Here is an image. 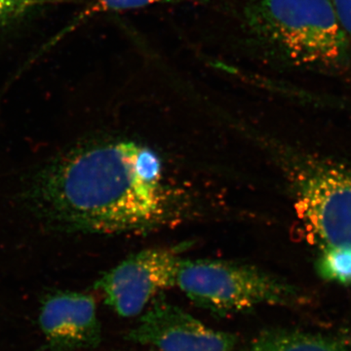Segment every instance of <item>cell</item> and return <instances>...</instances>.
<instances>
[{
  "label": "cell",
  "mask_w": 351,
  "mask_h": 351,
  "mask_svg": "<svg viewBox=\"0 0 351 351\" xmlns=\"http://www.w3.org/2000/svg\"><path fill=\"white\" fill-rule=\"evenodd\" d=\"M36 195L43 211L60 225L95 233L158 225L169 204L161 186L160 159L132 142L71 152L44 172Z\"/></svg>",
  "instance_id": "6da1fadb"
},
{
  "label": "cell",
  "mask_w": 351,
  "mask_h": 351,
  "mask_svg": "<svg viewBox=\"0 0 351 351\" xmlns=\"http://www.w3.org/2000/svg\"><path fill=\"white\" fill-rule=\"evenodd\" d=\"M254 38L282 63L327 75L351 66V41L331 0H254L247 9Z\"/></svg>",
  "instance_id": "7a4b0ae2"
},
{
  "label": "cell",
  "mask_w": 351,
  "mask_h": 351,
  "mask_svg": "<svg viewBox=\"0 0 351 351\" xmlns=\"http://www.w3.org/2000/svg\"><path fill=\"white\" fill-rule=\"evenodd\" d=\"M176 286L196 306L218 315L242 313L255 307L297 306L299 289L243 263L215 260H182Z\"/></svg>",
  "instance_id": "3957f363"
},
{
  "label": "cell",
  "mask_w": 351,
  "mask_h": 351,
  "mask_svg": "<svg viewBox=\"0 0 351 351\" xmlns=\"http://www.w3.org/2000/svg\"><path fill=\"white\" fill-rule=\"evenodd\" d=\"M295 210L321 250L351 249V169L311 162L295 179Z\"/></svg>",
  "instance_id": "277c9868"
},
{
  "label": "cell",
  "mask_w": 351,
  "mask_h": 351,
  "mask_svg": "<svg viewBox=\"0 0 351 351\" xmlns=\"http://www.w3.org/2000/svg\"><path fill=\"white\" fill-rule=\"evenodd\" d=\"M180 253L181 247L138 252L104 274L96 287L119 315L137 316L157 295L176 286L182 260Z\"/></svg>",
  "instance_id": "5b68a950"
},
{
  "label": "cell",
  "mask_w": 351,
  "mask_h": 351,
  "mask_svg": "<svg viewBox=\"0 0 351 351\" xmlns=\"http://www.w3.org/2000/svg\"><path fill=\"white\" fill-rule=\"evenodd\" d=\"M127 339L159 351H234L237 343L234 335L216 331L164 300L154 301Z\"/></svg>",
  "instance_id": "8992f818"
},
{
  "label": "cell",
  "mask_w": 351,
  "mask_h": 351,
  "mask_svg": "<svg viewBox=\"0 0 351 351\" xmlns=\"http://www.w3.org/2000/svg\"><path fill=\"white\" fill-rule=\"evenodd\" d=\"M39 325L55 351L93 348L101 343L96 302L89 295L61 292L48 295L41 306Z\"/></svg>",
  "instance_id": "52a82bcc"
},
{
  "label": "cell",
  "mask_w": 351,
  "mask_h": 351,
  "mask_svg": "<svg viewBox=\"0 0 351 351\" xmlns=\"http://www.w3.org/2000/svg\"><path fill=\"white\" fill-rule=\"evenodd\" d=\"M242 351H351V343L338 337L271 329L261 332Z\"/></svg>",
  "instance_id": "ba28073f"
},
{
  "label": "cell",
  "mask_w": 351,
  "mask_h": 351,
  "mask_svg": "<svg viewBox=\"0 0 351 351\" xmlns=\"http://www.w3.org/2000/svg\"><path fill=\"white\" fill-rule=\"evenodd\" d=\"M207 0H93L90 2L85 9L80 11L73 19L71 20L61 32H58L49 43L44 45L36 56L46 52L51 47L56 45L59 41L66 38L68 34L75 32L84 23L93 19L97 16L104 14L123 12V11L134 10V9L145 8V7L156 5V4L176 3V2H204Z\"/></svg>",
  "instance_id": "9c48e42d"
},
{
  "label": "cell",
  "mask_w": 351,
  "mask_h": 351,
  "mask_svg": "<svg viewBox=\"0 0 351 351\" xmlns=\"http://www.w3.org/2000/svg\"><path fill=\"white\" fill-rule=\"evenodd\" d=\"M321 278L329 282L350 285L351 249L331 248L321 250L316 263Z\"/></svg>",
  "instance_id": "30bf717a"
},
{
  "label": "cell",
  "mask_w": 351,
  "mask_h": 351,
  "mask_svg": "<svg viewBox=\"0 0 351 351\" xmlns=\"http://www.w3.org/2000/svg\"><path fill=\"white\" fill-rule=\"evenodd\" d=\"M48 0H0V29L24 19Z\"/></svg>",
  "instance_id": "8fae6325"
},
{
  "label": "cell",
  "mask_w": 351,
  "mask_h": 351,
  "mask_svg": "<svg viewBox=\"0 0 351 351\" xmlns=\"http://www.w3.org/2000/svg\"><path fill=\"white\" fill-rule=\"evenodd\" d=\"M343 31L351 41V0H331Z\"/></svg>",
  "instance_id": "7c38bea8"
}]
</instances>
